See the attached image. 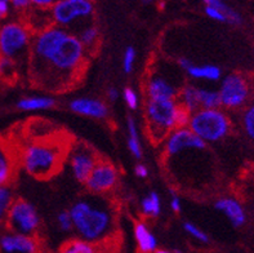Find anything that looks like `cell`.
Masks as SVG:
<instances>
[{
	"label": "cell",
	"mask_w": 254,
	"mask_h": 253,
	"mask_svg": "<svg viewBox=\"0 0 254 253\" xmlns=\"http://www.w3.org/2000/svg\"><path fill=\"white\" fill-rule=\"evenodd\" d=\"M87 52L79 38L52 25L32 35L27 78L31 85L51 93L76 88L87 74Z\"/></svg>",
	"instance_id": "obj_1"
},
{
	"label": "cell",
	"mask_w": 254,
	"mask_h": 253,
	"mask_svg": "<svg viewBox=\"0 0 254 253\" xmlns=\"http://www.w3.org/2000/svg\"><path fill=\"white\" fill-rule=\"evenodd\" d=\"M76 138L64 129L43 137L23 140L19 146V166L38 181H49L64 167Z\"/></svg>",
	"instance_id": "obj_2"
},
{
	"label": "cell",
	"mask_w": 254,
	"mask_h": 253,
	"mask_svg": "<svg viewBox=\"0 0 254 253\" xmlns=\"http://www.w3.org/2000/svg\"><path fill=\"white\" fill-rule=\"evenodd\" d=\"M68 212L80 239L97 243L119 235L118 207L105 195L90 194L79 199Z\"/></svg>",
	"instance_id": "obj_3"
},
{
	"label": "cell",
	"mask_w": 254,
	"mask_h": 253,
	"mask_svg": "<svg viewBox=\"0 0 254 253\" xmlns=\"http://www.w3.org/2000/svg\"><path fill=\"white\" fill-rule=\"evenodd\" d=\"M192 112L178 99H147L145 106L146 133L159 145L176 129L189 128Z\"/></svg>",
	"instance_id": "obj_4"
},
{
	"label": "cell",
	"mask_w": 254,
	"mask_h": 253,
	"mask_svg": "<svg viewBox=\"0 0 254 253\" xmlns=\"http://www.w3.org/2000/svg\"><path fill=\"white\" fill-rule=\"evenodd\" d=\"M32 35L27 23L12 21L0 25V57L16 62L21 74L27 75Z\"/></svg>",
	"instance_id": "obj_5"
},
{
	"label": "cell",
	"mask_w": 254,
	"mask_h": 253,
	"mask_svg": "<svg viewBox=\"0 0 254 253\" xmlns=\"http://www.w3.org/2000/svg\"><path fill=\"white\" fill-rule=\"evenodd\" d=\"M231 120L218 109H201L191 115L189 129L204 142H218L231 132Z\"/></svg>",
	"instance_id": "obj_6"
},
{
	"label": "cell",
	"mask_w": 254,
	"mask_h": 253,
	"mask_svg": "<svg viewBox=\"0 0 254 253\" xmlns=\"http://www.w3.org/2000/svg\"><path fill=\"white\" fill-rule=\"evenodd\" d=\"M40 228L38 211L23 198H16L6 212L4 229L22 235L36 237Z\"/></svg>",
	"instance_id": "obj_7"
},
{
	"label": "cell",
	"mask_w": 254,
	"mask_h": 253,
	"mask_svg": "<svg viewBox=\"0 0 254 253\" xmlns=\"http://www.w3.org/2000/svg\"><path fill=\"white\" fill-rule=\"evenodd\" d=\"M101 159L100 153L85 141L76 140L68 154V164L75 179L79 183L85 185L90 173L93 172L96 164Z\"/></svg>",
	"instance_id": "obj_8"
},
{
	"label": "cell",
	"mask_w": 254,
	"mask_h": 253,
	"mask_svg": "<svg viewBox=\"0 0 254 253\" xmlns=\"http://www.w3.org/2000/svg\"><path fill=\"white\" fill-rule=\"evenodd\" d=\"M251 78L242 73H234L223 79L219 90L221 105L227 109H239L248 102L252 96Z\"/></svg>",
	"instance_id": "obj_9"
},
{
	"label": "cell",
	"mask_w": 254,
	"mask_h": 253,
	"mask_svg": "<svg viewBox=\"0 0 254 253\" xmlns=\"http://www.w3.org/2000/svg\"><path fill=\"white\" fill-rule=\"evenodd\" d=\"M93 9L92 0H60L51 8V16L56 26L64 29L77 19L92 16Z\"/></svg>",
	"instance_id": "obj_10"
},
{
	"label": "cell",
	"mask_w": 254,
	"mask_h": 253,
	"mask_svg": "<svg viewBox=\"0 0 254 253\" xmlns=\"http://www.w3.org/2000/svg\"><path fill=\"white\" fill-rule=\"evenodd\" d=\"M119 182V172L109 159L101 157L96 164L93 172L90 173L89 178L85 182V187L89 194L94 195H106L107 192L113 191Z\"/></svg>",
	"instance_id": "obj_11"
},
{
	"label": "cell",
	"mask_w": 254,
	"mask_h": 253,
	"mask_svg": "<svg viewBox=\"0 0 254 253\" xmlns=\"http://www.w3.org/2000/svg\"><path fill=\"white\" fill-rule=\"evenodd\" d=\"M19 166V146L14 138L0 136V186H12Z\"/></svg>",
	"instance_id": "obj_12"
},
{
	"label": "cell",
	"mask_w": 254,
	"mask_h": 253,
	"mask_svg": "<svg viewBox=\"0 0 254 253\" xmlns=\"http://www.w3.org/2000/svg\"><path fill=\"white\" fill-rule=\"evenodd\" d=\"M0 253H42V242L38 237L3 229L0 231Z\"/></svg>",
	"instance_id": "obj_13"
},
{
	"label": "cell",
	"mask_w": 254,
	"mask_h": 253,
	"mask_svg": "<svg viewBox=\"0 0 254 253\" xmlns=\"http://www.w3.org/2000/svg\"><path fill=\"white\" fill-rule=\"evenodd\" d=\"M122 239L120 235L103 242H87L84 239H70L62 244L58 253H118Z\"/></svg>",
	"instance_id": "obj_14"
},
{
	"label": "cell",
	"mask_w": 254,
	"mask_h": 253,
	"mask_svg": "<svg viewBox=\"0 0 254 253\" xmlns=\"http://www.w3.org/2000/svg\"><path fill=\"white\" fill-rule=\"evenodd\" d=\"M181 89L182 88L171 83L159 71L150 70L146 75L143 90L148 99H178Z\"/></svg>",
	"instance_id": "obj_15"
},
{
	"label": "cell",
	"mask_w": 254,
	"mask_h": 253,
	"mask_svg": "<svg viewBox=\"0 0 254 253\" xmlns=\"http://www.w3.org/2000/svg\"><path fill=\"white\" fill-rule=\"evenodd\" d=\"M71 111L80 115L90 116L94 119H106L109 116V109L106 103L100 99L93 98H76L72 99L68 105Z\"/></svg>",
	"instance_id": "obj_16"
},
{
	"label": "cell",
	"mask_w": 254,
	"mask_h": 253,
	"mask_svg": "<svg viewBox=\"0 0 254 253\" xmlns=\"http://www.w3.org/2000/svg\"><path fill=\"white\" fill-rule=\"evenodd\" d=\"M216 209L222 212L226 217L229 218L235 228H240L245 224L247 216L242 204L234 198H219L214 204Z\"/></svg>",
	"instance_id": "obj_17"
},
{
	"label": "cell",
	"mask_w": 254,
	"mask_h": 253,
	"mask_svg": "<svg viewBox=\"0 0 254 253\" xmlns=\"http://www.w3.org/2000/svg\"><path fill=\"white\" fill-rule=\"evenodd\" d=\"M134 235L141 253H152L156 251V239L143 222H134Z\"/></svg>",
	"instance_id": "obj_18"
},
{
	"label": "cell",
	"mask_w": 254,
	"mask_h": 253,
	"mask_svg": "<svg viewBox=\"0 0 254 253\" xmlns=\"http://www.w3.org/2000/svg\"><path fill=\"white\" fill-rule=\"evenodd\" d=\"M57 106V101L51 97H25L17 102V109L21 111H40Z\"/></svg>",
	"instance_id": "obj_19"
},
{
	"label": "cell",
	"mask_w": 254,
	"mask_h": 253,
	"mask_svg": "<svg viewBox=\"0 0 254 253\" xmlns=\"http://www.w3.org/2000/svg\"><path fill=\"white\" fill-rule=\"evenodd\" d=\"M80 43L83 44L85 52L89 53H96L97 47H98V42H100V30L94 25L87 26L84 27L79 35H77Z\"/></svg>",
	"instance_id": "obj_20"
},
{
	"label": "cell",
	"mask_w": 254,
	"mask_h": 253,
	"mask_svg": "<svg viewBox=\"0 0 254 253\" xmlns=\"http://www.w3.org/2000/svg\"><path fill=\"white\" fill-rule=\"evenodd\" d=\"M21 75V70L16 62L6 57H0V82L5 84H14Z\"/></svg>",
	"instance_id": "obj_21"
},
{
	"label": "cell",
	"mask_w": 254,
	"mask_h": 253,
	"mask_svg": "<svg viewBox=\"0 0 254 253\" xmlns=\"http://www.w3.org/2000/svg\"><path fill=\"white\" fill-rule=\"evenodd\" d=\"M178 101L181 103H184L187 109L190 110L191 112L197 111V109L200 107L199 102V88L193 85H185L182 86V89L180 92V96H178Z\"/></svg>",
	"instance_id": "obj_22"
},
{
	"label": "cell",
	"mask_w": 254,
	"mask_h": 253,
	"mask_svg": "<svg viewBox=\"0 0 254 253\" xmlns=\"http://www.w3.org/2000/svg\"><path fill=\"white\" fill-rule=\"evenodd\" d=\"M187 74L195 79H206V81H218L221 78V69L214 65H204V66H196L192 65Z\"/></svg>",
	"instance_id": "obj_23"
},
{
	"label": "cell",
	"mask_w": 254,
	"mask_h": 253,
	"mask_svg": "<svg viewBox=\"0 0 254 253\" xmlns=\"http://www.w3.org/2000/svg\"><path fill=\"white\" fill-rule=\"evenodd\" d=\"M142 212L146 217L150 218H156L161 212V203H160V196L158 195V192L151 191L147 196L142 199L141 203Z\"/></svg>",
	"instance_id": "obj_24"
},
{
	"label": "cell",
	"mask_w": 254,
	"mask_h": 253,
	"mask_svg": "<svg viewBox=\"0 0 254 253\" xmlns=\"http://www.w3.org/2000/svg\"><path fill=\"white\" fill-rule=\"evenodd\" d=\"M127 124H128V148L130 150V153L133 154V157L135 159H141L142 158V148L141 142H139V136L138 131H137V125H135L134 119L132 116H128V120H127Z\"/></svg>",
	"instance_id": "obj_25"
},
{
	"label": "cell",
	"mask_w": 254,
	"mask_h": 253,
	"mask_svg": "<svg viewBox=\"0 0 254 253\" xmlns=\"http://www.w3.org/2000/svg\"><path fill=\"white\" fill-rule=\"evenodd\" d=\"M204 3L206 4V6H213V8H216V9L221 10L226 14V17L229 18V22L230 23H234V25H240L243 22L242 17L239 14L238 12L230 8L225 1L222 0H203Z\"/></svg>",
	"instance_id": "obj_26"
},
{
	"label": "cell",
	"mask_w": 254,
	"mask_h": 253,
	"mask_svg": "<svg viewBox=\"0 0 254 253\" xmlns=\"http://www.w3.org/2000/svg\"><path fill=\"white\" fill-rule=\"evenodd\" d=\"M199 102L204 109H217L221 106V97L214 90L199 89Z\"/></svg>",
	"instance_id": "obj_27"
},
{
	"label": "cell",
	"mask_w": 254,
	"mask_h": 253,
	"mask_svg": "<svg viewBox=\"0 0 254 253\" xmlns=\"http://www.w3.org/2000/svg\"><path fill=\"white\" fill-rule=\"evenodd\" d=\"M14 199L16 198L13 195L10 186H0V215L3 216L4 220H5L6 212H8Z\"/></svg>",
	"instance_id": "obj_28"
},
{
	"label": "cell",
	"mask_w": 254,
	"mask_h": 253,
	"mask_svg": "<svg viewBox=\"0 0 254 253\" xmlns=\"http://www.w3.org/2000/svg\"><path fill=\"white\" fill-rule=\"evenodd\" d=\"M243 125L249 138L254 141V105L249 106L243 114Z\"/></svg>",
	"instance_id": "obj_29"
},
{
	"label": "cell",
	"mask_w": 254,
	"mask_h": 253,
	"mask_svg": "<svg viewBox=\"0 0 254 253\" xmlns=\"http://www.w3.org/2000/svg\"><path fill=\"white\" fill-rule=\"evenodd\" d=\"M184 229L191 235V237H193L195 239H197V241L203 242V243H209V237H208L203 230H200L197 226L191 224V222H185Z\"/></svg>",
	"instance_id": "obj_30"
},
{
	"label": "cell",
	"mask_w": 254,
	"mask_h": 253,
	"mask_svg": "<svg viewBox=\"0 0 254 253\" xmlns=\"http://www.w3.org/2000/svg\"><path fill=\"white\" fill-rule=\"evenodd\" d=\"M135 60V49L133 47H128L124 52V58H123V66H124V71L127 74H130L133 70V65H134Z\"/></svg>",
	"instance_id": "obj_31"
},
{
	"label": "cell",
	"mask_w": 254,
	"mask_h": 253,
	"mask_svg": "<svg viewBox=\"0 0 254 253\" xmlns=\"http://www.w3.org/2000/svg\"><path fill=\"white\" fill-rule=\"evenodd\" d=\"M58 225H60V228H61L62 231H70L71 229L74 228L70 212L62 211L61 213L58 215Z\"/></svg>",
	"instance_id": "obj_32"
},
{
	"label": "cell",
	"mask_w": 254,
	"mask_h": 253,
	"mask_svg": "<svg viewBox=\"0 0 254 253\" xmlns=\"http://www.w3.org/2000/svg\"><path fill=\"white\" fill-rule=\"evenodd\" d=\"M123 96H124V99H126L127 105H128L129 109L135 110L137 109V106H138V96H137V93L132 89V88H126L124 89V93H123Z\"/></svg>",
	"instance_id": "obj_33"
},
{
	"label": "cell",
	"mask_w": 254,
	"mask_h": 253,
	"mask_svg": "<svg viewBox=\"0 0 254 253\" xmlns=\"http://www.w3.org/2000/svg\"><path fill=\"white\" fill-rule=\"evenodd\" d=\"M205 14L210 17L214 21H219V22H229V18L226 17V14L221 10L213 8V6H205Z\"/></svg>",
	"instance_id": "obj_34"
},
{
	"label": "cell",
	"mask_w": 254,
	"mask_h": 253,
	"mask_svg": "<svg viewBox=\"0 0 254 253\" xmlns=\"http://www.w3.org/2000/svg\"><path fill=\"white\" fill-rule=\"evenodd\" d=\"M57 1H60V0H30V3L39 9H48V8L51 9Z\"/></svg>",
	"instance_id": "obj_35"
},
{
	"label": "cell",
	"mask_w": 254,
	"mask_h": 253,
	"mask_svg": "<svg viewBox=\"0 0 254 253\" xmlns=\"http://www.w3.org/2000/svg\"><path fill=\"white\" fill-rule=\"evenodd\" d=\"M10 5L16 10L23 12V10L29 9V6L31 5L30 0H10Z\"/></svg>",
	"instance_id": "obj_36"
},
{
	"label": "cell",
	"mask_w": 254,
	"mask_h": 253,
	"mask_svg": "<svg viewBox=\"0 0 254 253\" xmlns=\"http://www.w3.org/2000/svg\"><path fill=\"white\" fill-rule=\"evenodd\" d=\"M10 9V0H0V19L5 18Z\"/></svg>",
	"instance_id": "obj_37"
},
{
	"label": "cell",
	"mask_w": 254,
	"mask_h": 253,
	"mask_svg": "<svg viewBox=\"0 0 254 253\" xmlns=\"http://www.w3.org/2000/svg\"><path fill=\"white\" fill-rule=\"evenodd\" d=\"M171 207L172 209H173L174 213H180L181 209H182V205H181V200L180 198H178L176 194H174V191L172 190V202H171Z\"/></svg>",
	"instance_id": "obj_38"
},
{
	"label": "cell",
	"mask_w": 254,
	"mask_h": 253,
	"mask_svg": "<svg viewBox=\"0 0 254 253\" xmlns=\"http://www.w3.org/2000/svg\"><path fill=\"white\" fill-rule=\"evenodd\" d=\"M135 174L141 178H146L148 174V169L143 166V164H137L135 166Z\"/></svg>",
	"instance_id": "obj_39"
},
{
	"label": "cell",
	"mask_w": 254,
	"mask_h": 253,
	"mask_svg": "<svg viewBox=\"0 0 254 253\" xmlns=\"http://www.w3.org/2000/svg\"><path fill=\"white\" fill-rule=\"evenodd\" d=\"M118 97H119L118 89H115V88H109V89H107V99H109V101L115 102L116 99H118Z\"/></svg>",
	"instance_id": "obj_40"
},
{
	"label": "cell",
	"mask_w": 254,
	"mask_h": 253,
	"mask_svg": "<svg viewBox=\"0 0 254 253\" xmlns=\"http://www.w3.org/2000/svg\"><path fill=\"white\" fill-rule=\"evenodd\" d=\"M178 65H180L181 69H184V70L187 71L193 64L190 61V60H187V58H181L180 61H178Z\"/></svg>",
	"instance_id": "obj_41"
},
{
	"label": "cell",
	"mask_w": 254,
	"mask_h": 253,
	"mask_svg": "<svg viewBox=\"0 0 254 253\" xmlns=\"http://www.w3.org/2000/svg\"><path fill=\"white\" fill-rule=\"evenodd\" d=\"M155 1H156V0H142V3L143 4H152L155 3Z\"/></svg>",
	"instance_id": "obj_42"
},
{
	"label": "cell",
	"mask_w": 254,
	"mask_h": 253,
	"mask_svg": "<svg viewBox=\"0 0 254 253\" xmlns=\"http://www.w3.org/2000/svg\"><path fill=\"white\" fill-rule=\"evenodd\" d=\"M154 253H172V252H168V251H164V250H156Z\"/></svg>",
	"instance_id": "obj_43"
},
{
	"label": "cell",
	"mask_w": 254,
	"mask_h": 253,
	"mask_svg": "<svg viewBox=\"0 0 254 253\" xmlns=\"http://www.w3.org/2000/svg\"><path fill=\"white\" fill-rule=\"evenodd\" d=\"M1 226H4V217L0 215V228H1Z\"/></svg>",
	"instance_id": "obj_44"
}]
</instances>
